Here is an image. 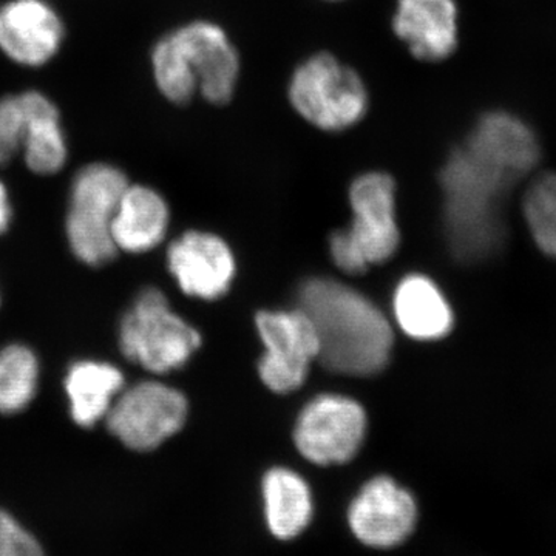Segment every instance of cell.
<instances>
[{
	"label": "cell",
	"mask_w": 556,
	"mask_h": 556,
	"mask_svg": "<svg viewBox=\"0 0 556 556\" xmlns=\"http://www.w3.org/2000/svg\"><path fill=\"white\" fill-rule=\"evenodd\" d=\"M200 345V332L177 316L155 288L144 289L121 321L124 356L155 375L185 367Z\"/></svg>",
	"instance_id": "6"
},
{
	"label": "cell",
	"mask_w": 556,
	"mask_h": 556,
	"mask_svg": "<svg viewBox=\"0 0 556 556\" xmlns=\"http://www.w3.org/2000/svg\"><path fill=\"white\" fill-rule=\"evenodd\" d=\"M353 222L329 239V252L343 273H365L397 251L396 182L386 172L358 175L350 186Z\"/></svg>",
	"instance_id": "4"
},
{
	"label": "cell",
	"mask_w": 556,
	"mask_h": 556,
	"mask_svg": "<svg viewBox=\"0 0 556 556\" xmlns=\"http://www.w3.org/2000/svg\"><path fill=\"white\" fill-rule=\"evenodd\" d=\"M419 504L396 479L378 475L368 479L346 508V526L361 546L391 552L404 546L419 525Z\"/></svg>",
	"instance_id": "7"
},
{
	"label": "cell",
	"mask_w": 556,
	"mask_h": 556,
	"mask_svg": "<svg viewBox=\"0 0 556 556\" xmlns=\"http://www.w3.org/2000/svg\"><path fill=\"white\" fill-rule=\"evenodd\" d=\"M263 522L270 536L280 543H292L308 532L316 514L313 490L299 471L273 467L263 475Z\"/></svg>",
	"instance_id": "15"
},
{
	"label": "cell",
	"mask_w": 556,
	"mask_h": 556,
	"mask_svg": "<svg viewBox=\"0 0 556 556\" xmlns=\"http://www.w3.org/2000/svg\"><path fill=\"white\" fill-rule=\"evenodd\" d=\"M526 170L473 139L450 153L439 181L444 192V223L456 260L477 263L493 257L507 239L504 206Z\"/></svg>",
	"instance_id": "1"
},
{
	"label": "cell",
	"mask_w": 556,
	"mask_h": 556,
	"mask_svg": "<svg viewBox=\"0 0 556 556\" xmlns=\"http://www.w3.org/2000/svg\"><path fill=\"white\" fill-rule=\"evenodd\" d=\"M167 266L178 287L190 298H223L236 276V258L228 244L214 233L190 230L167 251Z\"/></svg>",
	"instance_id": "13"
},
{
	"label": "cell",
	"mask_w": 556,
	"mask_h": 556,
	"mask_svg": "<svg viewBox=\"0 0 556 556\" xmlns=\"http://www.w3.org/2000/svg\"><path fill=\"white\" fill-rule=\"evenodd\" d=\"M129 185L126 174L109 163L87 164L73 178L65 229L73 254L86 265L98 268L115 258L112 222Z\"/></svg>",
	"instance_id": "5"
},
{
	"label": "cell",
	"mask_w": 556,
	"mask_h": 556,
	"mask_svg": "<svg viewBox=\"0 0 556 556\" xmlns=\"http://www.w3.org/2000/svg\"><path fill=\"white\" fill-rule=\"evenodd\" d=\"M64 20L49 0H7L0 5V53L24 68L49 65L64 47Z\"/></svg>",
	"instance_id": "12"
},
{
	"label": "cell",
	"mask_w": 556,
	"mask_h": 556,
	"mask_svg": "<svg viewBox=\"0 0 556 556\" xmlns=\"http://www.w3.org/2000/svg\"><path fill=\"white\" fill-rule=\"evenodd\" d=\"M367 424V413L354 399L318 394L299 415L295 447L314 466H345L364 445Z\"/></svg>",
	"instance_id": "8"
},
{
	"label": "cell",
	"mask_w": 556,
	"mask_h": 556,
	"mask_svg": "<svg viewBox=\"0 0 556 556\" xmlns=\"http://www.w3.org/2000/svg\"><path fill=\"white\" fill-rule=\"evenodd\" d=\"M38 358L30 348L10 345L0 353V413L14 415L28 407L38 388Z\"/></svg>",
	"instance_id": "21"
},
{
	"label": "cell",
	"mask_w": 556,
	"mask_h": 556,
	"mask_svg": "<svg viewBox=\"0 0 556 556\" xmlns=\"http://www.w3.org/2000/svg\"><path fill=\"white\" fill-rule=\"evenodd\" d=\"M265 354L258 372L274 393L299 390L308 376L311 364L318 361L320 343L316 328L302 309L262 311L255 318Z\"/></svg>",
	"instance_id": "10"
},
{
	"label": "cell",
	"mask_w": 556,
	"mask_h": 556,
	"mask_svg": "<svg viewBox=\"0 0 556 556\" xmlns=\"http://www.w3.org/2000/svg\"><path fill=\"white\" fill-rule=\"evenodd\" d=\"M169 218V206L160 192L149 186L129 185L113 217V241L130 254L148 252L163 241Z\"/></svg>",
	"instance_id": "16"
},
{
	"label": "cell",
	"mask_w": 556,
	"mask_h": 556,
	"mask_svg": "<svg viewBox=\"0 0 556 556\" xmlns=\"http://www.w3.org/2000/svg\"><path fill=\"white\" fill-rule=\"evenodd\" d=\"M188 417L181 391L161 382H141L121 391L105 424L110 433L135 452H150L177 434Z\"/></svg>",
	"instance_id": "9"
},
{
	"label": "cell",
	"mask_w": 556,
	"mask_h": 556,
	"mask_svg": "<svg viewBox=\"0 0 556 556\" xmlns=\"http://www.w3.org/2000/svg\"><path fill=\"white\" fill-rule=\"evenodd\" d=\"M0 556H49L38 536L0 507Z\"/></svg>",
	"instance_id": "24"
},
{
	"label": "cell",
	"mask_w": 556,
	"mask_h": 556,
	"mask_svg": "<svg viewBox=\"0 0 556 556\" xmlns=\"http://www.w3.org/2000/svg\"><path fill=\"white\" fill-rule=\"evenodd\" d=\"M457 20L455 0H396L391 28L415 60L442 62L457 49Z\"/></svg>",
	"instance_id": "14"
},
{
	"label": "cell",
	"mask_w": 556,
	"mask_h": 556,
	"mask_svg": "<svg viewBox=\"0 0 556 556\" xmlns=\"http://www.w3.org/2000/svg\"><path fill=\"white\" fill-rule=\"evenodd\" d=\"M299 308L316 328L318 361L338 375L369 378L383 371L393 351V329L368 298L332 278H309L299 289Z\"/></svg>",
	"instance_id": "2"
},
{
	"label": "cell",
	"mask_w": 556,
	"mask_h": 556,
	"mask_svg": "<svg viewBox=\"0 0 556 556\" xmlns=\"http://www.w3.org/2000/svg\"><path fill=\"white\" fill-rule=\"evenodd\" d=\"M288 101L300 118L327 134L353 129L369 112V91L361 73L328 51L311 54L294 68Z\"/></svg>",
	"instance_id": "3"
},
{
	"label": "cell",
	"mask_w": 556,
	"mask_h": 556,
	"mask_svg": "<svg viewBox=\"0 0 556 556\" xmlns=\"http://www.w3.org/2000/svg\"><path fill=\"white\" fill-rule=\"evenodd\" d=\"M152 78L164 100L186 105L199 97V83L172 33L161 36L150 53Z\"/></svg>",
	"instance_id": "20"
},
{
	"label": "cell",
	"mask_w": 556,
	"mask_h": 556,
	"mask_svg": "<svg viewBox=\"0 0 556 556\" xmlns=\"http://www.w3.org/2000/svg\"><path fill=\"white\" fill-rule=\"evenodd\" d=\"M123 387V372L113 365L93 361L76 362L65 379L72 419L80 427H93L108 416Z\"/></svg>",
	"instance_id": "19"
},
{
	"label": "cell",
	"mask_w": 556,
	"mask_h": 556,
	"mask_svg": "<svg viewBox=\"0 0 556 556\" xmlns=\"http://www.w3.org/2000/svg\"><path fill=\"white\" fill-rule=\"evenodd\" d=\"M328 2H338V0H328Z\"/></svg>",
	"instance_id": "26"
},
{
	"label": "cell",
	"mask_w": 556,
	"mask_h": 556,
	"mask_svg": "<svg viewBox=\"0 0 556 556\" xmlns=\"http://www.w3.org/2000/svg\"><path fill=\"white\" fill-rule=\"evenodd\" d=\"M399 328L415 340L431 342L452 331L455 317L452 306L433 280L412 274L397 285L393 298Z\"/></svg>",
	"instance_id": "18"
},
{
	"label": "cell",
	"mask_w": 556,
	"mask_h": 556,
	"mask_svg": "<svg viewBox=\"0 0 556 556\" xmlns=\"http://www.w3.org/2000/svg\"><path fill=\"white\" fill-rule=\"evenodd\" d=\"M526 225L538 249L556 258V174L546 172L530 182L522 200Z\"/></svg>",
	"instance_id": "22"
},
{
	"label": "cell",
	"mask_w": 556,
	"mask_h": 556,
	"mask_svg": "<svg viewBox=\"0 0 556 556\" xmlns=\"http://www.w3.org/2000/svg\"><path fill=\"white\" fill-rule=\"evenodd\" d=\"M22 93L27 105V126L21 156L33 174H58L68 160V139L60 109L43 91L25 90Z\"/></svg>",
	"instance_id": "17"
},
{
	"label": "cell",
	"mask_w": 556,
	"mask_h": 556,
	"mask_svg": "<svg viewBox=\"0 0 556 556\" xmlns=\"http://www.w3.org/2000/svg\"><path fill=\"white\" fill-rule=\"evenodd\" d=\"M11 215H13V208H11L9 189L0 179V233L9 229Z\"/></svg>",
	"instance_id": "25"
},
{
	"label": "cell",
	"mask_w": 556,
	"mask_h": 556,
	"mask_svg": "<svg viewBox=\"0 0 556 556\" xmlns=\"http://www.w3.org/2000/svg\"><path fill=\"white\" fill-rule=\"evenodd\" d=\"M170 33L195 75L201 100L212 105L232 101L239 87L241 60L228 31L217 22L195 20Z\"/></svg>",
	"instance_id": "11"
},
{
	"label": "cell",
	"mask_w": 556,
	"mask_h": 556,
	"mask_svg": "<svg viewBox=\"0 0 556 556\" xmlns=\"http://www.w3.org/2000/svg\"><path fill=\"white\" fill-rule=\"evenodd\" d=\"M27 126V105L24 93L0 98V167L21 155Z\"/></svg>",
	"instance_id": "23"
}]
</instances>
